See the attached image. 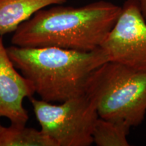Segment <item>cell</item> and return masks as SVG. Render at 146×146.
<instances>
[{
    "instance_id": "cell-6",
    "label": "cell",
    "mask_w": 146,
    "mask_h": 146,
    "mask_svg": "<svg viewBox=\"0 0 146 146\" xmlns=\"http://www.w3.org/2000/svg\"><path fill=\"white\" fill-rule=\"evenodd\" d=\"M31 84L18 72L0 36V118L15 125H27L29 114L23 106L25 98H33Z\"/></svg>"
},
{
    "instance_id": "cell-5",
    "label": "cell",
    "mask_w": 146,
    "mask_h": 146,
    "mask_svg": "<svg viewBox=\"0 0 146 146\" xmlns=\"http://www.w3.org/2000/svg\"><path fill=\"white\" fill-rule=\"evenodd\" d=\"M100 48L108 62L146 71V21L139 0H127Z\"/></svg>"
},
{
    "instance_id": "cell-8",
    "label": "cell",
    "mask_w": 146,
    "mask_h": 146,
    "mask_svg": "<svg viewBox=\"0 0 146 146\" xmlns=\"http://www.w3.org/2000/svg\"><path fill=\"white\" fill-rule=\"evenodd\" d=\"M0 146H58L41 130L11 124L0 133Z\"/></svg>"
},
{
    "instance_id": "cell-11",
    "label": "cell",
    "mask_w": 146,
    "mask_h": 146,
    "mask_svg": "<svg viewBox=\"0 0 146 146\" xmlns=\"http://www.w3.org/2000/svg\"><path fill=\"white\" fill-rule=\"evenodd\" d=\"M4 128H5V127H3V126L1 125V123H0V133H1L3 131Z\"/></svg>"
},
{
    "instance_id": "cell-1",
    "label": "cell",
    "mask_w": 146,
    "mask_h": 146,
    "mask_svg": "<svg viewBox=\"0 0 146 146\" xmlns=\"http://www.w3.org/2000/svg\"><path fill=\"white\" fill-rule=\"evenodd\" d=\"M120 12L121 7L106 1L80 7L52 5L21 24L11 43L23 47L91 52L101 47Z\"/></svg>"
},
{
    "instance_id": "cell-4",
    "label": "cell",
    "mask_w": 146,
    "mask_h": 146,
    "mask_svg": "<svg viewBox=\"0 0 146 146\" xmlns=\"http://www.w3.org/2000/svg\"><path fill=\"white\" fill-rule=\"evenodd\" d=\"M29 100L41 131L58 146H89L94 143L93 131L99 116L86 94L58 105L33 97Z\"/></svg>"
},
{
    "instance_id": "cell-7",
    "label": "cell",
    "mask_w": 146,
    "mask_h": 146,
    "mask_svg": "<svg viewBox=\"0 0 146 146\" xmlns=\"http://www.w3.org/2000/svg\"><path fill=\"white\" fill-rule=\"evenodd\" d=\"M66 2V0H0V36L14 33L39 11Z\"/></svg>"
},
{
    "instance_id": "cell-9",
    "label": "cell",
    "mask_w": 146,
    "mask_h": 146,
    "mask_svg": "<svg viewBox=\"0 0 146 146\" xmlns=\"http://www.w3.org/2000/svg\"><path fill=\"white\" fill-rule=\"evenodd\" d=\"M129 128L125 124L99 117L93 131L94 143L98 146H129Z\"/></svg>"
},
{
    "instance_id": "cell-10",
    "label": "cell",
    "mask_w": 146,
    "mask_h": 146,
    "mask_svg": "<svg viewBox=\"0 0 146 146\" xmlns=\"http://www.w3.org/2000/svg\"><path fill=\"white\" fill-rule=\"evenodd\" d=\"M140 8L145 20L146 21V0H139Z\"/></svg>"
},
{
    "instance_id": "cell-3",
    "label": "cell",
    "mask_w": 146,
    "mask_h": 146,
    "mask_svg": "<svg viewBox=\"0 0 146 146\" xmlns=\"http://www.w3.org/2000/svg\"><path fill=\"white\" fill-rule=\"evenodd\" d=\"M85 94L99 117L137 127L146 114V71L107 62L92 73Z\"/></svg>"
},
{
    "instance_id": "cell-2",
    "label": "cell",
    "mask_w": 146,
    "mask_h": 146,
    "mask_svg": "<svg viewBox=\"0 0 146 146\" xmlns=\"http://www.w3.org/2000/svg\"><path fill=\"white\" fill-rule=\"evenodd\" d=\"M17 70L47 102H64L85 94L87 82L98 67L108 62L101 48L91 52L54 47H7Z\"/></svg>"
}]
</instances>
